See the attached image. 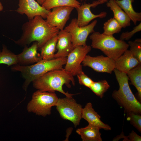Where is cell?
<instances>
[{
  "label": "cell",
  "mask_w": 141,
  "mask_h": 141,
  "mask_svg": "<svg viewBox=\"0 0 141 141\" xmlns=\"http://www.w3.org/2000/svg\"><path fill=\"white\" fill-rule=\"evenodd\" d=\"M22 29V35L18 40L14 41L15 43L24 47L36 42L40 49L48 41L57 35L60 31L39 16L29 20L23 25Z\"/></svg>",
  "instance_id": "obj_1"
},
{
  "label": "cell",
  "mask_w": 141,
  "mask_h": 141,
  "mask_svg": "<svg viewBox=\"0 0 141 141\" xmlns=\"http://www.w3.org/2000/svg\"><path fill=\"white\" fill-rule=\"evenodd\" d=\"M73 77L64 69L55 70L46 73L32 82L34 87L38 90L53 93L57 91L66 96L71 97L74 94L65 92L63 86L65 85L70 88V83L74 85Z\"/></svg>",
  "instance_id": "obj_2"
},
{
  "label": "cell",
  "mask_w": 141,
  "mask_h": 141,
  "mask_svg": "<svg viewBox=\"0 0 141 141\" xmlns=\"http://www.w3.org/2000/svg\"><path fill=\"white\" fill-rule=\"evenodd\" d=\"M67 57L50 60L42 59L36 63L28 66L16 64L11 67L12 70L21 72L25 79L23 88L25 91L30 83L46 73L55 70L62 69L66 64Z\"/></svg>",
  "instance_id": "obj_3"
},
{
  "label": "cell",
  "mask_w": 141,
  "mask_h": 141,
  "mask_svg": "<svg viewBox=\"0 0 141 141\" xmlns=\"http://www.w3.org/2000/svg\"><path fill=\"white\" fill-rule=\"evenodd\" d=\"M114 72L119 89L113 91L112 96L119 105L123 108L125 112H133L141 114L140 102L136 98L131 90L128 83L129 79L126 73L115 69Z\"/></svg>",
  "instance_id": "obj_4"
},
{
  "label": "cell",
  "mask_w": 141,
  "mask_h": 141,
  "mask_svg": "<svg viewBox=\"0 0 141 141\" xmlns=\"http://www.w3.org/2000/svg\"><path fill=\"white\" fill-rule=\"evenodd\" d=\"M92 48L101 51L114 60L128 49L129 46L124 40L118 39L113 35H106L94 32L90 36Z\"/></svg>",
  "instance_id": "obj_5"
},
{
  "label": "cell",
  "mask_w": 141,
  "mask_h": 141,
  "mask_svg": "<svg viewBox=\"0 0 141 141\" xmlns=\"http://www.w3.org/2000/svg\"><path fill=\"white\" fill-rule=\"evenodd\" d=\"M58 98L55 93L38 90L32 95L27 107V111L44 117L50 115L52 107L55 106Z\"/></svg>",
  "instance_id": "obj_6"
},
{
  "label": "cell",
  "mask_w": 141,
  "mask_h": 141,
  "mask_svg": "<svg viewBox=\"0 0 141 141\" xmlns=\"http://www.w3.org/2000/svg\"><path fill=\"white\" fill-rule=\"evenodd\" d=\"M55 106L62 119L71 122L75 127L79 125L83 108L72 97L58 98Z\"/></svg>",
  "instance_id": "obj_7"
},
{
  "label": "cell",
  "mask_w": 141,
  "mask_h": 141,
  "mask_svg": "<svg viewBox=\"0 0 141 141\" xmlns=\"http://www.w3.org/2000/svg\"><path fill=\"white\" fill-rule=\"evenodd\" d=\"M97 23L95 20L90 24L82 27L78 25L77 19H73L64 29L69 32L71 37L72 42L74 48L79 46L86 45V41L90 34L94 32V28Z\"/></svg>",
  "instance_id": "obj_8"
},
{
  "label": "cell",
  "mask_w": 141,
  "mask_h": 141,
  "mask_svg": "<svg viewBox=\"0 0 141 141\" xmlns=\"http://www.w3.org/2000/svg\"><path fill=\"white\" fill-rule=\"evenodd\" d=\"M91 46H79L75 47L67 57L64 69L73 76L83 72L81 64L87 54L91 50Z\"/></svg>",
  "instance_id": "obj_9"
},
{
  "label": "cell",
  "mask_w": 141,
  "mask_h": 141,
  "mask_svg": "<svg viewBox=\"0 0 141 141\" xmlns=\"http://www.w3.org/2000/svg\"><path fill=\"white\" fill-rule=\"evenodd\" d=\"M82 63L84 66L90 67L99 72L111 74L115 69V60L103 55L92 57L87 55Z\"/></svg>",
  "instance_id": "obj_10"
},
{
  "label": "cell",
  "mask_w": 141,
  "mask_h": 141,
  "mask_svg": "<svg viewBox=\"0 0 141 141\" xmlns=\"http://www.w3.org/2000/svg\"><path fill=\"white\" fill-rule=\"evenodd\" d=\"M74 8L69 6L54 7L48 14L46 21L50 25L57 28L60 30L63 29Z\"/></svg>",
  "instance_id": "obj_11"
},
{
  "label": "cell",
  "mask_w": 141,
  "mask_h": 141,
  "mask_svg": "<svg viewBox=\"0 0 141 141\" xmlns=\"http://www.w3.org/2000/svg\"><path fill=\"white\" fill-rule=\"evenodd\" d=\"M18 6L16 11L20 14H25L29 20L37 16L46 19L50 11L44 8L35 0H19Z\"/></svg>",
  "instance_id": "obj_12"
},
{
  "label": "cell",
  "mask_w": 141,
  "mask_h": 141,
  "mask_svg": "<svg viewBox=\"0 0 141 141\" xmlns=\"http://www.w3.org/2000/svg\"><path fill=\"white\" fill-rule=\"evenodd\" d=\"M102 4L100 2L97 1L93 2L91 4L84 2L76 9L78 11V16L77 19L78 25L80 27L84 26L89 24L93 20L98 18H103L107 15L105 11H102L98 14H95L90 10L91 7L94 8L98 5Z\"/></svg>",
  "instance_id": "obj_13"
},
{
  "label": "cell",
  "mask_w": 141,
  "mask_h": 141,
  "mask_svg": "<svg viewBox=\"0 0 141 141\" xmlns=\"http://www.w3.org/2000/svg\"><path fill=\"white\" fill-rule=\"evenodd\" d=\"M56 48L57 50L54 58L67 57L74 49L70 34L64 29L60 30L58 34Z\"/></svg>",
  "instance_id": "obj_14"
},
{
  "label": "cell",
  "mask_w": 141,
  "mask_h": 141,
  "mask_svg": "<svg viewBox=\"0 0 141 141\" xmlns=\"http://www.w3.org/2000/svg\"><path fill=\"white\" fill-rule=\"evenodd\" d=\"M82 119L86 121L89 124L97 127L106 130H110L111 127L103 123L101 120V116L95 110L91 102L87 103L83 108Z\"/></svg>",
  "instance_id": "obj_15"
},
{
  "label": "cell",
  "mask_w": 141,
  "mask_h": 141,
  "mask_svg": "<svg viewBox=\"0 0 141 141\" xmlns=\"http://www.w3.org/2000/svg\"><path fill=\"white\" fill-rule=\"evenodd\" d=\"M22 51L17 55L18 63L24 66L37 63L42 59L40 55L38 53V47L37 42H34L30 47H24Z\"/></svg>",
  "instance_id": "obj_16"
},
{
  "label": "cell",
  "mask_w": 141,
  "mask_h": 141,
  "mask_svg": "<svg viewBox=\"0 0 141 141\" xmlns=\"http://www.w3.org/2000/svg\"><path fill=\"white\" fill-rule=\"evenodd\" d=\"M130 50H126L115 60V69L126 74L139 64Z\"/></svg>",
  "instance_id": "obj_17"
},
{
  "label": "cell",
  "mask_w": 141,
  "mask_h": 141,
  "mask_svg": "<svg viewBox=\"0 0 141 141\" xmlns=\"http://www.w3.org/2000/svg\"><path fill=\"white\" fill-rule=\"evenodd\" d=\"M106 5L113 13V17L120 24L122 28L130 26L131 20L128 15L122 9L115 0H109Z\"/></svg>",
  "instance_id": "obj_18"
},
{
  "label": "cell",
  "mask_w": 141,
  "mask_h": 141,
  "mask_svg": "<svg viewBox=\"0 0 141 141\" xmlns=\"http://www.w3.org/2000/svg\"><path fill=\"white\" fill-rule=\"evenodd\" d=\"M99 127L89 124L87 126L77 129L76 133L80 136L83 141H102Z\"/></svg>",
  "instance_id": "obj_19"
},
{
  "label": "cell",
  "mask_w": 141,
  "mask_h": 141,
  "mask_svg": "<svg viewBox=\"0 0 141 141\" xmlns=\"http://www.w3.org/2000/svg\"><path fill=\"white\" fill-rule=\"evenodd\" d=\"M122 9L128 15L135 25L138 21L141 20V13L136 12L132 4L135 0H115Z\"/></svg>",
  "instance_id": "obj_20"
},
{
  "label": "cell",
  "mask_w": 141,
  "mask_h": 141,
  "mask_svg": "<svg viewBox=\"0 0 141 141\" xmlns=\"http://www.w3.org/2000/svg\"><path fill=\"white\" fill-rule=\"evenodd\" d=\"M57 35L48 41L40 48V56L42 59L50 60L54 58Z\"/></svg>",
  "instance_id": "obj_21"
},
{
  "label": "cell",
  "mask_w": 141,
  "mask_h": 141,
  "mask_svg": "<svg viewBox=\"0 0 141 141\" xmlns=\"http://www.w3.org/2000/svg\"><path fill=\"white\" fill-rule=\"evenodd\" d=\"M131 83L137 91L139 101H141V63L129 71L127 73Z\"/></svg>",
  "instance_id": "obj_22"
},
{
  "label": "cell",
  "mask_w": 141,
  "mask_h": 141,
  "mask_svg": "<svg viewBox=\"0 0 141 141\" xmlns=\"http://www.w3.org/2000/svg\"><path fill=\"white\" fill-rule=\"evenodd\" d=\"M80 3L77 0H46L41 5L46 9H50L56 7L69 6L76 9L81 5Z\"/></svg>",
  "instance_id": "obj_23"
},
{
  "label": "cell",
  "mask_w": 141,
  "mask_h": 141,
  "mask_svg": "<svg viewBox=\"0 0 141 141\" xmlns=\"http://www.w3.org/2000/svg\"><path fill=\"white\" fill-rule=\"evenodd\" d=\"M18 63L17 55L10 51L5 46L3 45L2 51H0V64H5L10 66Z\"/></svg>",
  "instance_id": "obj_24"
},
{
  "label": "cell",
  "mask_w": 141,
  "mask_h": 141,
  "mask_svg": "<svg viewBox=\"0 0 141 141\" xmlns=\"http://www.w3.org/2000/svg\"><path fill=\"white\" fill-rule=\"evenodd\" d=\"M122 28L115 19L111 18L104 24V32L102 33L106 35H113L114 34L119 33Z\"/></svg>",
  "instance_id": "obj_25"
},
{
  "label": "cell",
  "mask_w": 141,
  "mask_h": 141,
  "mask_svg": "<svg viewBox=\"0 0 141 141\" xmlns=\"http://www.w3.org/2000/svg\"><path fill=\"white\" fill-rule=\"evenodd\" d=\"M107 81L105 80H101L97 82L94 81L90 89L96 95L102 98L110 87Z\"/></svg>",
  "instance_id": "obj_26"
},
{
  "label": "cell",
  "mask_w": 141,
  "mask_h": 141,
  "mask_svg": "<svg viewBox=\"0 0 141 141\" xmlns=\"http://www.w3.org/2000/svg\"><path fill=\"white\" fill-rule=\"evenodd\" d=\"M130 50L134 56L141 63V39H137L134 41H129L128 42Z\"/></svg>",
  "instance_id": "obj_27"
},
{
  "label": "cell",
  "mask_w": 141,
  "mask_h": 141,
  "mask_svg": "<svg viewBox=\"0 0 141 141\" xmlns=\"http://www.w3.org/2000/svg\"><path fill=\"white\" fill-rule=\"evenodd\" d=\"M127 120L140 132H141V115L133 112L126 113Z\"/></svg>",
  "instance_id": "obj_28"
},
{
  "label": "cell",
  "mask_w": 141,
  "mask_h": 141,
  "mask_svg": "<svg viewBox=\"0 0 141 141\" xmlns=\"http://www.w3.org/2000/svg\"><path fill=\"white\" fill-rule=\"evenodd\" d=\"M79 84L90 88L94 81L83 71L77 75Z\"/></svg>",
  "instance_id": "obj_29"
},
{
  "label": "cell",
  "mask_w": 141,
  "mask_h": 141,
  "mask_svg": "<svg viewBox=\"0 0 141 141\" xmlns=\"http://www.w3.org/2000/svg\"><path fill=\"white\" fill-rule=\"evenodd\" d=\"M141 30V22L134 27L133 29L130 32H124L121 34L120 39L122 40H129L136 33Z\"/></svg>",
  "instance_id": "obj_30"
},
{
  "label": "cell",
  "mask_w": 141,
  "mask_h": 141,
  "mask_svg": "<svg viewBox=\"0 0 141 141\" xmlns=\"http://www.w3.org/2000/svg\"><path fill=\"white\" fill-rule=\"evenodd\" d=\"M128 141H141V137L132 131L127 136Z\"/></svg>",
  "instance_id": "obj_31"
},
{
  "label": "cell",
  "mask_w": 141,
  "mask_h": 141,
  "mask_svg": "<svg viewBox=\"0 0 141 141\" xmlns=\"http://www.w3.org/2000/svg\"><path fill=\"white\" fill-rule=\"evenodd\" d=\"M121 139H123V141H128L127 136H125L123 132H122L120 135L114 138L113 141H118Z\"/></svg>",
  "instance_id": "obj_32"
},
{
  "label": "cell",
  "mask_w": 141,
  "mask_h": 141,
  "mask_svg": "<svg viewBox=\"0 0 141 141\" xmlns=\"http://www.w3.org/2000/svg\"><path fill=\"white\" fill-rule=\"evenodd\" d=\"M46 0H37V2L40 5H42Z\"/></svg>",
  "instance_id": "obj_33"
},
{
  "label": "cell",
  "mask_w": 141,
  "mask_h": 141,
  "mask_svg": "<svg viewBox=\"0 0 141 141\" xmlns=\"http://www.w3.org/2000/svg\"><path fill=\"white\" fill-rule=\"evenodd\" d=\"M3 7L2 3L0 1V11L3 10Z\"/></svg>",
  "instance_id": "obj_34"
},
{
  "label": "cell",
  "mask_w": 141,
  "mask_h": 141,
  "mask_svg": "<svg viewBox=\"0 0 141 141\" xmlns=\"http://www.w3.org/2000/svg\"><path fill=\"white\" fill-rule=\"evenodd\" d=\"M97 0V1L101 2L102 3V4H103L107 2L108 0Z\"/></svg>",
  "instance_id": "obj_35"
},
{
  "label": "cell",
  "mask_w": 141,
  "mask_h": 141,
  "mask_svg": "<svg viewBox=\"0 0 141 141\" xmlns=\"http://www.w3.org/2000/svg\"><path fill=\"white\" fill-rule=\"evenodd\" d=\"M80 0V1H86V0Z\"/></svg>",
  "instance_id": "obj_36"
}]
</instances>
